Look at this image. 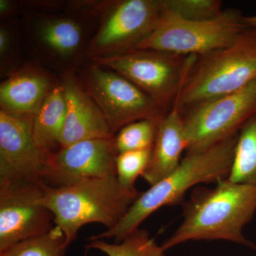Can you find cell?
Instances as JSON below:
<instances>
[{
    "mask_svg": "<svg viewBox=\"0 0 256 256\" xmlns=\"http://www.w3.org/2000/svg\"><path fill=\"white\" fill-rule=\"evenodd\" d=\"M228 180L256 188V116L238 132Z\"/></svg>",
    "mask_w": 256,
    "mask_h": 256,
    "instance_id": "18",
    "label": "cell"
},
{
    "mask_svg": "<svg viewBox=\"0 0 256 256\" xmlns=\"http://www.w3.org/2000/svg\"><path fill=\"white\" fill-rule=\"evenodd\" d=\"M256 80V28H248L230 46L196 57L178 96V106L186 110Z\"/></svg>",
    "mask_w": 256,
    "mask_h": 256,
    "instance_id": "4",
    "label": "cell"
},
{
    "mask_svg": "<svg viewBox=\"0 0 256 256\" xmlns=\"http://www.w3.org/2000/svg\"><path fill=\"white\" fill-rule=\"evenodd\" d=\"M14 28L9 24L0 26V66L1 73L8 74L16 58L18 44Z\"/></svg>",
    "mask_w": 256,
    "mask_h": 256,
    "instance_id": "24",
    "label": "cell"
},
{
    "mask_svg": "<svg viewBox=\"0 0 256 256\" xmlns=\"http://www.w3.org/2000/svg\"><path fill=\"white\" fill-rule=\"evenodd\" d=\"M20 10V4L11 0H0V16L2 18H11Z\"/></svg>",
    "mask_w": 256,
    "mask_h": 256,
    "instance_id": "25",
    "label": "cell"
},
{
    "mask_svg": "<svg viewBox=\"0 0 256 256\" xmlns=\"http://www.w3.org/2000/svg\"><path fill=\"white\" fill-rule=\"evenodd\" d=\"M188 150L182 110L178 99L158 124L149 164L142 178L150 186L168 178L178 169Z\"/></svg>",
    "mask_w": 256,
    "mask_h": 256,
    "instance_id": "16",
    "label": "cell"
},
{
    "mask_svg": "<svg viewBox=\"0 0 256 256\" xmlns=\"http://www.w3.org/2000/svg\"><path fill=\"white\" fill-rule=\"evenodd\" d=\"M158 124L156 121L144 120L122 128L114 138L118 154L152 149L156 140Z\"/></svg>",
    "mask_w": 256,
    "mask_h": 256,
    "instance_id": "21",
    "label": "cell"
},
{
    "mask_svg": "<svg viewBox=\"0 0 256 256\" xmlns=\"http://www.w3.org/2000/svg\"><path fill=\"white\" fill-rule=\"evenodd\" d=\"M164 10L186 20H207L224 12L220 0H161Z\"/></svg>",
    "mask_w": 256,
    "mask_h": 256,
    "instance_id": "23",
    "label": "cell"
},
{
    "mask_svg": "<svg viewBox=\"0 0 256 256\" xmlns=\"http://www.w3.org/2000/svg\"><path fill=\"white\" fill-rule=\"evenodd\" d=\"M68 247L64 232L55 226L48 233L16 244L0 256H65Z\"/></svg>",
    "mask_w": 256,
    "mask_h": 256,
    "instance_id": "20",
    "label": "cell"
},
{
    "mask_svg": "<svg viewBox=\"0 0 256 256\" xmlns=\"http://www.w3.org/2000/svg\"><path fill=\"white\" fill-rule=\"evenodd\" d=\"M152 149L127 152L118 154L116 158V178L124 191L140 194L136 182L142 176L149 164Z\"/></svg>",
    "mask_w": 256,
    "mask_h": 256,
    "instance_id": "22",
    "label": "cell"
},
{
    "mask_svg": "<svg viewBox=\"0 0 256 256\" xmlns=\"http://www.w3.org/2000/svg\"><path fill=\"white\" fill-rule=\"evenodd\" d=\"M32 120L0 110V184L44 182L52 154L36 142Z\"/></svg>",
    "mask_w": 256,
    "mask_h": 256,
    "instance_id": "12",
    "label": "cell"
},
{
    "mask_svg": "<svg viewBox=\"0 0 256 256\" xmlns=\"http://www.w3.org/2000/svg\"><path fill=\"white\" fill-rule=\"evenodd\" d=\"M88 242L87 250H99L108 256H166L162 246L156 244L144 229H138L120 242L109 244L104 240Z\"/></svg>",
    "mask_w": 256,
    "mask_h": 256,
    "instance_id": "19",
    "label": "cell"
},
{
    "mask_svg": "<svg viewBox=\"0 0 256 256\" xmlns=\"http://www.w3.org/2000/svg\"><path fill=\"white\" fill-rule=\"evenodd\" d=\"M237 137L238 134L203 150L186 152L174 172L140 194L117 226L88 240L114 238L116 242H122L162 207L182 203L192 188L202 184H217L228 178Z\"/></svg>",
    "mask_w": 256,
    "mask_h": 256,
    "instance_id": "2",
    "label": "cell"
},
{
    "mask_svg": "<svg viewBox=\"0 0 256 256\" xmlns=\"http://www.w3.org/2000/svg\"><path fill=\"white\" fill-rule=\"evenodd\" d=\"M70 10L67 14L46 10L30 12L25 21L30 44L36 54L64 73L75 72L88 57L92 22L97 20L87 13Z\"/></svg>",
    "mask_w": 256,
    "mask_h": 256,
    "instance_id": "7",
    "label": "cell"
},
{
    "mask_svg": "<svg viewBox=\"0 0 256 256\" xmlns=\"http://www.w3.org/2000/svg\"><path fill=\"white\" fill-rule=\"evenodd\" d=\"M114 138L82 141L60 148L50 156L44 176L45 182L63 188L94 178L116 176L118 152Z\"/></svg>",
    "mask_w": 256,
    "mask_h": 256,
    "instance_id": "13",
    "label": "cell"
},
{
    "mask_svg": "<svg viewBox=\"0 0 256 256\" xmlns=\"http://www.w3.org/2000/svg\"><path fill=\"white\" fill-rule=\"evenodd\" d=\"M46 184H0V252L55 226L53 214L42 203Z\"/></svg>",
    "mask_w": 256,
    "mask_h": 256,
    "instance_id": "11",
    "label": "cell"
},
{
    "mask_svg": "<svg viewBox=\"0 0 256 256\" xmlns=\"http://www.w3.org/2000/svg\"><path fill=\"white\" fill-rule=\"evenodd\" d=\"M188 150H203L237 136L256 116V80L237 92L182 111Z\"/></svg>",
    "mask_w": 256,
    "mask_h": 256,
    "instance_id": "9",
    "label": "cell"
},
{
    "mask_svg": "<svg viewBox=\"0 0 256 256\" xmlns=\"http://www.w3.org/2000/svg\"><path fill=\"white\" fill-rule=\"evenodd\" d=\"M256 213V188L229 181L214 188L198 186L184 204L183 220L163 242L164 250L190 242L227 240L256 248L246 238L244 229Z\"/></svg>",
    "mask_w": 256,
    "mask_h": 256,
    "instance_id": "1",
    "label": "cell"
},
{
    "mask_svg": "<svg viewBox=\"0 0 256 256\" xmlns=\"http://www.w3.org/2000/svg\"><path fill=\"white\" fill-rule=\"evenodd\" d=\"M196 57L136 48L90 60L124 76L168 112L180 96Z\"/></svg>",
    "mask_w": 256,
    "mask_h": 256,
    "instance_id": "6",
    "label": "cell"
},
{
    "mask_svg": "<svg viewBox=\"0 0 256 256\" xmlns=\"http://www.w3.org/2000/svg\"><path fill=\"white\" fill-rule=\"evenodd\" d=\"M138 196L124 191L116 176H110L63 188L46 184L42 203L53 214L54 225L62 229L70 246L88 224L114 228Z\"/></svg>",
    "mask_w": 256,
    "mask_h": 256,
    "instance_id": "3",
    "label": "cell"
},
{
    "mask_svg": "<svg viewBox=\"0 0 256 256\" xmlns=\"http://www.w3.org/2000/svg\"><path fill=\"white\" fill-rule=\"evenodd\" d=\"M66 114V100L62 84L47 96L32 120L34 136L38 144L50 154L62 148L60 137Z\"/></svg>",
    "mask_w": 256,
    "mask_h": 256,
    "instance_id": "17",
    "label": "cell"
},
{
    "mask_svg": "<svg viewBox=\"0 0 256 256\" xmlns=\"http://www.w3.org/2000/svg\"><path fill=\"white\" fill-rule=\"evenodd\" d=\"M60 84L66 100V114L60 137L62 148L82 141L114 138L105 116L75 72L64 73Z\"/></svg>",
    "mask_w": 256,
    "mask_h": 256,
    "instance_id": "14",
    "label": "cell"
},
{
    "mask_svg": "<svg viewBox=\"0 0 256 256\" xmlns=\"http://www.w3.org/2000/svg\"><path fill=\"white\" fill-rule=\"evenodd\" d=\"M162 12L161 0L94 2L92 14L99 25L88 48V58L134 50L150 35Z\"/></svg>",
    "mask_w": 256,
    "mask_h": 256,
    "instance_id": "8",
    "label": "cell"
},
{
    "mask_svg": "<svg viewBox=\"0 0 256 256\" xmlns=\"http://www.w3.org/2000/svg\"><path fill=\"white\" fill-rule=\"evenodd\" d=\"M8 75L0 86L1 110L25 118H34L47 96L58 84L47 72L32 66Z\"/></svg>",
    "mask_w": 256,
    "mask_h": 256,
    "instance_id": "15",
    "label": "cell"
},
{
    "mask_svg": "<svg viewBox=\"0 0 256 256\" xmlns=\"http://www.w3.org/2000/svg\"><path fill=\"white\" fill-rule=\"evenodd\" d=\"M78 78L114 136L128 124L144 120L160 122L168 114L136 86L110 69L92 63Z\"/></svg>",
    "mask_w": 256,
    "mask_h": 256,
    "instance_id": "10",
    "label": "cell"
},
{
    "mask_svg": "<svg viewBox=\"0 0 256 256\" xmlns=\"http://www.w3.org/2000/svg\"><path fill=\"white\" fill-rule=\"evenodd\" d=\"M245 23L247 28H256V15L250 16H245Z\"/></svg>",
    "mask_w": 256,
    "mask_h": 256,
    "instance_id": "26",
    "label": "cell"
},
{
    "mask_svg": "<svg viewBox=\"0 0 256 256\" xmlns=\"http://www.w3.org/2000/svg\"><path fill=\"white\" fill-rule=\"evenodd\" d=\"M248 28L245 16L235 9L210 20H190L162 8L156 28L136 48L200 57L230 46Z\"/></svg>",
    "mask_w": 256,
    "mask_h": 256,
    "instance_id": "5",
    "label": "cell"
}]
</instances>
